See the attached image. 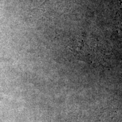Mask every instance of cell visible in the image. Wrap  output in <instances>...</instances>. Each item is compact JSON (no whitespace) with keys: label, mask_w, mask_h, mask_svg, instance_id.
I'll return each instance as SVG.
<instances>
[{"label":"cell","mask_w":122,"mask_h":122,"mask_svg":"<svg viewBox=\"0 0 122 122\" xmlns=\"http://www.w3.org/2000/svg\"><path fill=\"white\" fill-rule=\"evenodd\" d=\"M111 118L110 114L106 113V111L101 113L96 117L93 122H110Z\"/></svg>","instance_id":"6da1fadb"}]
</instances>
